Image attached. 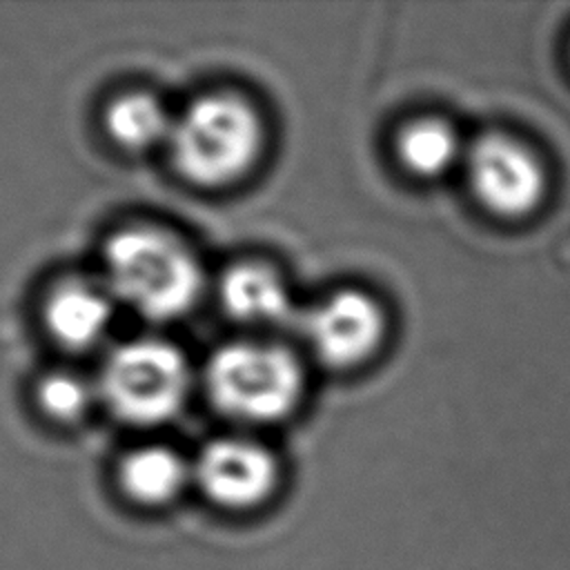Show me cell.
<instances>
[{
  "mask_svg": "<svg viewBox=\"0 0 570 570\" xmlns=\"http://www.w3.org/2000/svg\"><path fill=\"white\" fill-rule=\"evenodd\" d=\"M105 272L114 296L154 321L183 316L203 287L194 254L176 236L154 227L114 234L105 247Z\"/></svg>",
  "mask_w": 570,
  "mask_h": 570,
  "instance_id": "obj_1",
  "label": "cell"
},
{
  "mask_svg": "<svg viewBox=\"0 0 570 570\" xmlns=\"http://www.w3.org/2000/svg\"><path fill=\"white\" fill-rule=\"evenodd\" d=\"M263 127L252 105L232 94L196 98L171 125L167 145L176 171L200 187L238 180L256 160Z\"/></svg>",
  "mask_w": 570,
  "mask_h": 570,
  "instance_id": "obj_2",
  "label": "cell"
},
{
  "mask_svg": "<svg viewBox=\"0 0 570 570\" xmlns=\"http://www.w3.org/2000/svg\"><path fill=\"white\" fill-rule=\"evenodd\" d=\"M205 385L214 407L236 421L267 423L285 416L303 390L289 352L265 343H232L207 363Z\"/></svg>",
  "mask_w": 570,
  "mask_h": 570,
  "instance_id": "obj_3",
  "label": "cell"
},
{
  "mask_svg": "<svg viewBox=\"0 0 570 570\" xmlns=\"http://www.w3.org/2000/svg\"><path fill=\"white\" fill-rule=\"evenodd\" d=\"M189 390L185 356L169 343L138 338L120 345L100 374V394L109 410L134 425H154L174 416Z\"/></svg>",
  "mask_w": 570,
  "mask_h": 570,
  "instance_id": "obj_4",
  "label": "cell"
},
{
  "mask_svg": "<svg viewBox=\"0 0 570 570\" xmlns=\"http://www.w3.org/2000/svg\"><path fill=\"white\" fill-rule=\"evenodd\" d=\"M468 178L476 198L494 214L523 216L543 196V169L537 156L519 140L485 134L465 156Z\"/></svg>",
  "mask_w": 570,
  "mask_h": 570,
  "instance_id": "obj_5",
  "label": "cell"
},
{
  "mask_svg": "<svg viewBox=\"0 0 570 570\" xmlns=\"http://www.w3.org/2000/svg\"><path fill=\"white\" fill-rule=\"evenodd\" d=\"M191 479L212 503L227 510H249L272 494L276 461L254 441L216 439L198 454Z\"/></svg>",
  "mask_w": 570,
  "mask_h": 570,
  "instance_id": "obj_6",
  "label": "cell"
},
{
  "mask_svg": "<svg viewBox=\"0 0 570 570\" xmlns=\"http://www.w3.org/2000/svg\"><path fill=\"white\" fill-rule=\"evenodd\" d=\"M301 327L318 361L350 367L365 361L381 343L383 314L363 292L345 289L312 307Z\"/></svg>",
  "mask_w": 570,
  "mask_h": 570,
  "instance_id": "obj_7",
  "label": "cell"
},
{
  "mask_svg": "<svg viewBox=\"0 0 570 570\" xmlns=\"http://www.w3.org/2000/svg\"><path fill=\"white\" fill-rule=\"evenodd\" d=\"M111 312V296L107 292L82 281H69L49 294L45 323L60 345L85 350L105 336Z\"/></svg>",
  "mask_w": 570,
  "mask_h": 570,
  "instance_id": "obj_8",
  "label": "cell"
},
{
  "mask_svg": "<svg viewBox=\"0 0 570 570\" xmlns=\"http://www.w3.org/2000/svg\"><path fill=\"white\" fill-rule=\"evenodd\" d=\"M218 292L227 314L240 323L276 325L294 316L283 281L265 265H234L225 272Z\"/></svg>",
  "mask_w": 570,
  "mask_h": 570,
  "instance_id": "obj_9",
  "label": "cell"
},
{
  "mask_svg": "<svg viewBox=\"0 0 570 570\" xmlns=\"http://www.w3.org/2000/svg\"><path fill=\"white\" fill-rule=\"evenodd\" d=\"M191 468L174 450L145 445L118 465V483L134 503L158 508L171 503L189 483Z\"/></svg>",
  "mask_w": 570,
  "mask_h": 570,
  "instance_id": "obj_10",
  "label": "cell"
},
{
  "mask_svg": "<svg viewBox=\"0 0 570 570\" xmlns=\"http://www.w3.org/2000/svg\"><path fill=\"white\" fill-rule=\"evenodd\" d=\"M111 140L129 151H142L169 138L174 120L151 94L134 91L116 98L105 116Z\"/></svg>",
  "mask_w": 570,
  "mask_h": 570,
  "instance_id": "obj_11",
  "label": "cell"
},
{
  "mask_svg": "<svg viewBox=\"0 0 570 570\" xmlns=\"http://www.w3.org/2000/svg\"><path fill=\"white\" fill-rule=\"evenodd\" d=\"M396 151L412 174L430 178L445 174L459 160L461 140L448 122L423 118L399 134Z\"/></svg>",
  "mask_w": 570,
  "mask_h": 570,
  "instance_id": "obj_12",
  "label": "cell"
},
{
  "mask_svg": "<svg viewBox=\"0 0 570 570\" xmlns=\"http://www.w3.org/2000/svg\"><path fill=\"white\" fill-rule=\"evenodd\" d=\"M38 401L42 410L58 421H73L89 407V385L71 372H53L40 381Z\"/></svg>",
  "mask_w": 570,
  "mask_h": 570,
  "instance_id": "obj_13",
  "label": "cell"
}]
</instances>
